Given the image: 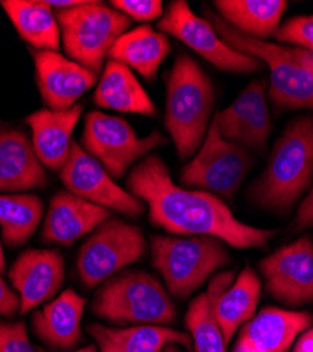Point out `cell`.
<instances>
[{
  "instance_id": "cell-37",
  "label": "cell",
  "mask_w": 313,
  "mask_h": 352,
  "mask_svg": "<svg viewBox=\"0 0 313 352\" xmlns=\"http://www.w3.org/2000/svg\"><path fill=\"white\" fill-rule=\"evenodd\" d=\"M292 352H313V329H307L299 336Z\"/></svg>"
},
{
  "instance_id": "cell-12",
  "label": "cell",
  "mask_w": 313,
  "mask_h": 352,
  "mask_svg": "<svg viewBox=\"0 0 313 352\" xmlns=\"http://www.w3.org/2000/svg\"><path fill=\"white\" fill-rule=\"evenodd\" d=\"M68 192L98 206L137 217L144 212V201L115 184L103 165L72 141L69 157L60 172Z\"/></svg>"
},
{
  "instance_id": "cell-16",
  "label": "cell",
  "mask_w": 313,
  "mask_h": 352,
  "mask_svg": "<svg viewBox=\"0 0 313 352\" xmlns=\"http://www.w3.org/2000/svg\"><path fill=\"white\" fill-rule=\"evenodd\" d=\"M109 217V209L98 206L71 192H58L50 203L43 228V240L45 243L69 247Z\"/></svg>"
},
{
  "instance_id": "cell-36",
  "label": "cell",
  "mask_w": 313,
  "mask_h": 352,
  "mask_svg": "<svg viewBox=\"0 0 313 352\" xmlns=\"http://www.w3.org/2000/svg\"><path fill=\"white\" fill-rule=\"evenodd\" d=\"M285 48L298 64H301L306 71H309L313 75V52L299 47H285Z\"/></svg>"
},
{
  "instance_id": "cell-1",
  "label": "cell",
  "mask_w": 313,
  "mask_h": 352,
  "mask_svg": "<svg viewBox=\"0 0 313 352\" xmlns=\"http://www.w3.org/2000/svg\"><path fill=\"white\" fill-rule=\"evenodd\" d=\"M127 188L149 204V217L155 227L178 236H211L233 248H263L277 234L275 230L241 223L222 199L209 192L182 189L154 154L134 166Z\"/></svg>"
},
{
  "instance_id": "cell-7",
  "label": "cell",
  "mask_w": 313,
  "mask_h": 352,
  "mask_svg": "<svg viewBox=\"0 0 313 352\" xmlns=\"http://www.w3.org/2000/svg\"><path fill=\"white\" fill-rule=\"evenodd\" d=\"M219 37L233 50L257 58L270 68V95L278 109H313V75L283 45L252 38L237 32L222 17L211 14Z\"/></svg>"
},
{
  "instance_id": "cell-28",
  "label": "cell",
  "mask_w": 313,
  "mask_h": 352,
  "mask_svg": "<svg viewBox=\"0 0 313 352\" xmlns=\"http://www.w3.org/2000/svg\"><path fill=\"white\" fill-rule=\"evenodd\" d=\"M43 201L36 195H0V226L10 247L28 241L43 219Z\"/></svg>"
},
{
  "instance_id": "cell-9",
  "label": "cell",
  "mask_w": 313,
  "mask_h": 352,
  "mask_svg": "<svg viewBox=\"0 0 313 352\" xmlns=\"http://www.w3.org/2000/svg\"><path fill=\"white\" fill-rule=\"evenodd\" d=\"M165 142L160 131L137 137L133 127L116 116L91 111L85 119L83 150L98 160L111 178H122L137 160Z\"/></svg>"
},
{
  "instance_id": "cell-15",
  "label": "cell",
  "mask_w": 313,
  "mask_h": 352,
  "mask_svg": "<svg viewBox=\"0 0 313 352\" xmlns=\"http://www.w3.org/2000/svg\"><path fill=\"white\" fill-rule=\"evenodd\" d=\"M64 275V258L58 251H24L9 272L12 285L19 293L21 314L54 298L63 286Z\"/></svg>"
},
{
  "instance_id": "cell-18",
  "label": "cell",
  "mask_w": 313,
  "mask_h": 352,
  "mask_svg": "<svg viewBox=\"0 0 313 352\" xmlns=\"http://www.w3.org/2000/svg\"><path fill=\"white\" fill-rule=\"evenodd\" d=\"M83 111L82 104L68 110L43 109L25 119L33 131V145L41 164L52 172H61L72 145V131Z\"/></svg>"
},
{
  "instance_id": "cell-33",
  "label": "cell",
  "mask_w": 313,
  "mask_h": 352,
  "mask_svg": "<svg viewBox=\"0 0 313 352\" xmlns=\"http://www.w3.org/2000/svg\"><path fill=\"white\" fill-rule=\"evenodd\" d=\"M0 352H34L23 321L0 322Z\"/></svg>"
},
{
  "instance_id": "cell-32",
  "label": "cell",
  "mask_w": 313,
  "mask_h": 352,
  "mask_svg": "<svg viewBox=\"0 0 313 352\" xmlns=\"http://www.w3.org/2000/svg\"><path fill=\"white\" fill-rule=\"evenodd\" d=\"M110 5L137 21L155 20L162 14V2L160 0H113Z\"/></svg>"
},
{
  "instance_id": "cell-10",
  "label": "cell",
  "mask_w": 313,
  "mask_h": 352,
  "mask_svg": "<svg viewBox=\"0 0 313 352\" xmlns=\"http://www.w3.org/2000/svg\"><path fill=\"white\" fill-rule=\"evenodd\" d=\"M146 239L138 227L119 219L103 221L79 251L76 267L85 286L94 287L146 252Z\"/></svg>"
},
{
  "instance_id": "cell-2",
  "label": "cell",
  "mask_w": 313,
  "mask_h": 352,
  "mask_svg": "<svg viewBox=\"0 0 313 352\" xmlns=\"http://www.w3.org/2000/svg\"><path fill=\"white\" fill-rule=\"evenodd\" d=\"M313 179V116L294 120L275 142L268 164L250 188L260 208L285 212Z\"/></svg>"
},
{
  "instance_id": "cell-17",
  "label": "cell",
  "mask_w": 313,
  "mask_h": 352,
  "mask_svg": "<svg viewBox=\"0 0 313 352\" xmlns=\"http://www.w3.org/2000/svg\"><path fill=\"white\" fill-rule=\"evenodd\" d=\"M312 322L307 311L266 307L241 327L237 341L257 352H287Z\"/></svg>"
},
{
  "instance_id": "cell-4",
  "label": "cell",
  "mask_w": 313,
  "mask_h": 352,
  "mask_svg": "<svg viewBox=\"0 0 313 352\" xmlns=\"http://www.w3.org/2000/svg\"><path fill=\"white\" fill-rule=\"evenodd\" d=\"M226 243L211 236L154 237L153 265L161 274L171 295L186 299L217 270L230 263Z\"/></svg>"
},
{
  "instance_id": "cell-35",
  "label": "cell",
  "mask_w": 313,
  "mask_h": 352,
  "mask_svg": "<svg viewBox=\"0 0 313 352\" xmlns=\"http://www.w3.org/2000/svg\"><path fill=\"white\" fill-rule=\"evenodd\" d=\"M313 226V185L306 196V199L301 203V208L296 214L295 228L303 230L306 227Z\"/></svg>"
},
{
  "instance_id": "cell-31",
  "label": "cell",
  "mask_w": 313,
  "mask_h": 352,
  "mask_svg": "<svg viewBox=\"0 0 313 352\" xmlns=\"http://www.w3.org/2000/svg\"><path fill=\"white\" fill-rule=\"evenodd\" d=\"M274 37L279 43L292 44L313 52V16H298L281 24Z\"/></svg>"
},
{
  "instance_id": "cell-38",
  "label": "cell",
  "mask_w": 313,
  "mask_h": 352,
  "mask_svg": "<svg viewBox=\"0 0 313 352\" xmlns=\"http://www.w3.org/2000/svg\"><path fill=\"white\" fill-rule=\"evenodd\" d=\"M83 0H47V3L55 9H69L78 6Z\"/></svg>"
},
{
  "instance_id": "cell-8",
  "label": "cell",
  "mask_w": 313,
  "mask_h": 352,
  "mask_svg": "<svg viewBox=\"0 0 313 352\" xmlns=\"http://www.w3.org/2000/svg\"><path fill=\"white\" fill-rule=\"evenodd\" d=\"M252 160L241 145L222 137L216 119L211 123L197 155L182 169L181 182L230 200L247 172Z\"/></svg>"
},
{
  "instance_id": "cell-42",
  "label": "cell",
  "mask_w": 313,
  "mask_h": 352,
  "mask_svg": "<svg viewBox=\"0 0 313 352\" xmlns=\"http://www.w3.org/2000/svg\"><path fill=\"white\" fill-rule=\"evenodd\" d=\"M75 352H98V351H96V346L89 345V346H85V348H82L79 351H75Z\"/></svg>"
},
{
  "instance_id": "cell-14",
  "label": "cell",
  "mask_w": 313,
  "mask_h": 352,
  "mask_svg": "<svg viewBox=\"0 0 313 352\" xmlns=\"http://www.w3.org/2000/svg\"><path fill=\"white\" fill-rule=\"evenodd\" d=\"M39 89L50 110H68L96 83V74L58 51H34Z\"/></svg>"
},
{
  "instance_id": "cell-20",
  "label": "cell",
  "mask_w": 313,
  "mask_h": 352,
  "mask_svg": "<svg viewBox=\"0 0 313 352\" xmlns=\"http://www.w3.org/2000/svg\"><path fill=\"white\" fill-rule=\"evenodd\" d=\"M87 305L82 296L72 289L48 303L33 316L36 336L54 349L74 348L80 340V321Z\"/></svg>"
},
{
  "instance_id": "cell-40",
  "label": "cell",
  "mask_w": 313,
  "mask_h": 352,
  "mask_svg": "<svg viewBox=\"0 0 313 352\" xmlns=\"http://www.w3.org/2000/svg\"><path fill=\"white\" fill-rule=\"evenodd\" d=\"M5 254H3V248H2V241H0V274L5 272Z\"/></svg>"
},
{
  "instance_id": "cell-6",
  "label": "cell",
  "mask_w": 313,
  "mask_h": 352,
  "mask_svg": "<svg viewBox=\"0 0 313 352\" xmlns=\"http://www.w3.org/2000/svg\"><path fill=\"white\" fill-rule=\"evenodd\" d=\"M67 54L75 63L100 72L113 44L127 32L130 19L100 2L83 0L69 9H56Z\"/></svg>"
},
{
  "instance_id": "cell-34",
  "label": "cell",
  "mask_w": 313,
  "mask_h": 352,
  "mask_svg": "<svg viewBox=\"0 0 313 352\" xmlns=\"http://www.w3.org/2000/svg\"><path fill=\"white\" fill-rule=\"evenodd\" d=\"M20 298L14 290H12L0 274V316L14 317L20 310Z\"/></svg>"
},
{
  "instance_id": "cell-21",
  "label": "cell",
  "mask_w": 313,
  "mask_h": 352,
  "mask_svg": "<svg viewBox=\"0 0 313 352\" xmlns=\"http://www.w3.org/2000/svg\"><path fill=\"white\" fill-rule=\"evenodd\" d=\"M235 276V271L217 274L209 282L208 289L189 305L185 324L191 331L196 352H227L216 317V306L223 293L233 285Z\"/></svg>"
},
{
  "instance_id": "cell-30",
  "label": "cell",
  "mask_w": 313,
  "mask_h": 352,
  "mask_svg": "<svg viewBox=\"0 0 313 352\" xmlns=\"http://www.w3.org/2000/svg\"><path fill=\"white\" fill-rule=\"evenodd\" d=\"M270 133L271 119L264 95L257 100V103H255L252 111L241 126L239 135L236 138V144L241 145L243 148L263 151L267 145Z\"/></svg>"
},
{
  "instance_id": "cell-19",
  "label": "cell",
  "mask_w": 313,
  "mask_h": 352,
  "mask_svg": "<svg viewBox=\"0 0 313 352\" xmlns=\"http://www.w3.org/2000/svg\"><path fill=\"white\" fill-rule=\"evenodd\" d=\"M48 184L33 142L19 130H0V192L43 188Z\"/></svg>"
},
{
  "instance_id": "cell-27",
  "label": "cell",
  "mask_w": 313,
  "mask_h": 352,
  "mask_svg": "<svg viewBox=\"0 0 313 352\" xmlns=\"http://www.w3.org/2000/svg\"><path fill=\"white\" fill-rule=\"evenodd\" d=\"M261 280L255 271L246 267L233 285L220 296L216 306V317L224 338L229 344L236 331L255 316L260 302Z\"/></svg>"
},
{
  "instance_id": "cell-25",
  "label": "cell",
  "mask_w": 313,
  "mask_h": 352,
  "mask_svg": "<svg viewBox=\"0 0 313 352\" xmlns=\"http://www.w3.org/2000/svg\"><path fill=\"white\" fill-rule=\"evenodd\" d=\"M20 37L37 51L60 50L61 28L47 2L2 0L0 2Z\"/></svg>"
},
{
  "instance_id": "cell-3",
  "label": "cell",
  "mask_w": 313,
  "mask_h": 352,
  "mask_svg": "<svg viewBox=\"0 0 313 352\" xmlns=\"http://www.w3.org/2000/svg\"><path fill=\"white\" fill-rule=\"evenodd\" d=\"M215 103L206 72L188 55H180L166 80L165 127L181 158L191 157L204 142Z\"/></svg>"
},
{
  "instance_id": "cell-11",
  "label": "cell",
  "mask_w": 313,
  "mask_h": 352,
  "mask_svg": "<svg viewBox=\"0 0 313 352\" xmlns=\"http://www.w3.org/2000/svg\"><path fill=\"white\" fill-rule=\"evenodd\" d=\"M158 28L178 38L216 68L233 74H252L263 68L257 58L241 54L227 45L216 33L212 23L196 16L185 0L169 5L158 23Z\"/></svg>"
},
{
  "instance_id": "cell-39",
  "label": "cell",
  "mask_w": 313,
  "mask_h": 352,
  "mask_svg": "<svg viewBox=\"0 0 313 352\" xmlns=\"http://www.w3.org/2000/svg\"><path fill=\"white\" fill-rule=\"evenodd\" d=\"M232 352H257V351H254V349H252V348H250L248 345H246V344H243V342L237 341Z\"/></svg>"
},
{
  "instance_id": "cell-5",
  "label": "cell",
  "mask_w": 313,
  "mask_h": 352,
  "mask_svg": "<svg viewBox=\"0 0 313 352\" xmlns=\"http://www.w3.org/2000/svg\"><path fill=\"white\" fill-rule=\"evenodd\" d=\"M94 313L116 324L160 326L173 322L177 309L165 287L144 271L107 280L94 299Z\"/></svg>"
},
{
  "instance_id": "cell-13",
  "label": "cell",
  "mask_w": 313,
  "mask_h": 352,
  "mask_svg": "<svg viewBox=\"0 0 313 352\" xmlns=\"http://www.w3.org/2000/svg\"><path fill=\"white\" fill-rule=\"evenodd\" d=\"M260 272L270 295L287 306L313 302V243L302 237L266 256Z\"/></svg>"
},
{
  "instance_id": "cell-23",
  "label": "cell",
  "mask_w": 313,
  "mask_h": 352,
  "mask_svg": "<svg viewBox=\"0 0 313 352\" xmlns=\"http://www.w3.org/2000/svg\"><path fill=\"white\" fill-rule=\"evenodd\" d=\"M100 352H160L169 344L192 348L191 336L162 326L141 324L129 329H111L102 324L89 327Z\"/></svg>"
},
{
  "instance_id": "cell-26",
  "label": "cell",
  "mask_w": 313,
  "mask_h": 352,
  "mask_svg": "<svg viewBox=\"0 0 313 352\" xmlns=\"http://www.w3.org/2000/svg\"><path fill=\"white\" fill-rule=\"evenodd\" d=\"M215 6L237 32L264 41L279 27L288 3L285 0H216Z\"/></svg>"
},
{
  "instance_id": "cell-24",
  "label": "cell",
  "mask_w": 313,
  "mask_h": 352,
  "mask_svg": "<svg viewBox=\"0 0 313 352\" xmlns=\"http://www.w3.org/2000/svg\"><path fill=\"white\" fill-rule=\"evenodd\" d=\"M94 100L96 106L122 113H136L143 116L155 114L153 100L133 71L118 61L110 60L106 64L94 95Z\"/></svg>"
},
{
  "instance_id": "cell-41",
  "label": "cell",
  "mask_w": 313,
  "mask_h": 352,
  "mask_svg": "<svg viewBox=\"0 0 313 352\" xmlns=\"http://www.w3.org/2000/svg\"><path fill=\"white\" fill-rule=\"evenodd\" d=\"M160 352H181V351L175 346V344H169L165 348H162Z\"/></svg>"
},
{
  "instance_id": "cell-22",
  "label": "cell",
  "mask_w": 313,
  "mask_h": 352,
  "mask_svg": "<svg viewBox=\"0 0 313 352\" xmlns=\"http://www.w3.org/2000/svg\"><path fill=\"white\" fill-rule=\"evenodd\" d=\"M171 51V43L149 24L138 25L122 34L109 51L111 61L134 69L147 80H153L160 65Z\"/></svg>"
},
{
  "instance_id": "cell-29",
  "label": "cell",
  "mask_w": 313,
  "mask_h": 352,
  "mask_svg": "<svg viewBox=\"0 0 313 352\" xmlns=\"http://www.w3.org/2000/svg\"><path fill=\"white\" fill-rule=\"evenodd\" d=\"M264 95L266 83L263 80H254L246 87L229 107L220 111L215 117L219 131L224 140L236 142L241 126L252 111L255 103H257V100Z\"/></svg>"
}]
</instances>
